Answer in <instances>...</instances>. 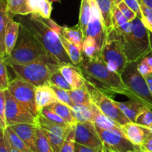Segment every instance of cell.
<instances>
[{
  "mask_svg": "<svg viewBox=\"0 0 152 152\" xmlns=\"http://www.w3.org/2000/svg\"><path fill=\"white\" fill-rule=\"evenodd\" d=\"M78 67L94 86L108 96L123 94L129 99H134L125 86L121 75L110 71L101 58L95 60L83 55V61Z\"/></svg>",
  "mask_w": 152,
  "mask_h": 152,
  "instance_id": "obj_1",
  "label": "cell"
},
{
  "mask_svg": "<svg viewBox=\"0 0 152 152\" xmlns=\"http://www.w3.org/2000/svg\"><path fill=\"white\" fill-rule=\"evenodd\" d=\"M17 22L25 26L60 63L73 65L62 46L59 35L46 24L41 16L36 13L17 15Z\"/></svg>",
  "mask_w": 152,
  "mask_h": 152,
  "instance_id": "obj_2",
  "label": "cell"
},
{
  "mask_svg": "<svg viewBox=\"0 0 152 152\" xmlns=\"http://www.w3.org/2000/svg\"><path fill=\"white\" fill-rule=\"evenodd\" d=\"M4 59L7 65L10 63L23 65L40 59H54L56 58L50 54L41 42L20 24L16 45L12 53L4 56Z\"/></svg>",
  "mask_w": 152,
  "mask_h": 152,
  "instance_id": "obj_3",
  "label": "cell"
},
{
  "mask_svg": "<svg viewBox=\"0 0 152 152\" xmlns=\"http://www.w3.org/2000/svg\"><path fill=\"white\" fill-rule=\"evenodd\" d=\"M7 65L12 68L16 77L37 87L50 85L52 74L59 70L62 64L54 59H40L23 65L10 63Z\"/></svg>",
  "mask_w": 152,
  "mask_h": 152,
  "instance_id": "obj_4",
  "label": "cell"
},
{
  "mask_svg": "<svg viewBox=\"0 0 152 152\" xmlns=\"http://www.w3.org/2000/svg\"><path fill=\"white\" fill-rule=\"evenodd\" d=\"M134 31L123 36V48L128 62H138L151 52L149 31L137 16L133 21Z\"/></svg>",
  "mask_w": 152,
  "mask_h": 152,
  "instance_id": "obj_5",
  "label": "cell"
},
{
  "mask_svg": "<svg viewBox=\"0 0 152 152\" xmlns=\"http://www.w3.org/2000/svg\"><path fill=\"white\" fill-rule=\"evenodd\" d=\"M101 59L110 71L120 75L127 65L123 36L114 28L107 31L106 37L101 49Z\"/></svg>",
  "mask_w": 152,
  "mask_h": 152,
  "instance_id": "obj_6",
  "label": "cell"
},
{
  "mask_svg": "<svg viewBox=\"0 0 152 152\" xmlns=\"http://www.w3.org/2000/svg\"><path fill=\"white\" fill-rule=\"evenodd\" d=\"M138 62H128L121 77L129 91L135 99L141 101L152 109V92L145 77L137 69Z\"/></svg>",
  "mask_w": 152,
  "mask_h": 152,
  "instance_id": "obj_7",
  "label": "cell"
},
{
  "mask_svg": "<svg viewBox=\"0 0 152 152\" xmlns=\"http://www.w3.org/2000/svg\"><path fill=\"white\" fill-rule=\"evenodd\" d=\"M87 86L90 91L92 102L104 114L116 122L120 126L131 123L130 120L117 105L116 101L111 99V96L96 88L88 80Z\"/></svg>",
  "mask_w": 152,
  "mask_h": 152,
  "instance_id": "obj_8",
  "label": "cell"
},
{
  "mask_svg": "<svg viewBox=\"0 0 152 152\" xmlns=\"http://www.w3.org/2000/svg\"><path fill=\"white\" fill-rule=\"evenodd\" d=\"M5 117L7 126L22 123L37 124V117L25 105L16 100L7 90H5Z\"/></svg>",
  "mask_w": 152,
  "mask_h": 152,
  "instance_id": "obj_9",
  "label": "cell"
},
{
  "mask_svg": "<svg viewBox=\"0 0 152 152\" xmlns=\"http://www.w3.org/2000/svg\"><path fill=\"white\" fill-rule=\"evenodd\" d=\"M7 90L16 100L25 105L35 117H38L39 114L37 109L35 101L36 86L16 77L10 81Z\"/></svg>",
  "mask_w": 152,
  "mask_h": 152,
  "instance_id": "obj_10",
  "label": "cell"
},
{
  "mask_svg": "<svg viewBox=\"0 0 152 152\" xmlns=\"http://www.w3.org/2000/svg\"><path fill=\"white\" fill-rule=\"evenodd\" d=\"M96 130L103 142L107 152H139L142 151L140 145H135L124 134L103 130L96 126Z\"/></svg>",
  "mask_w": 152,
  "mask_h": 152,
  "instance_id": "obj_11",
  "label": "cell"
},
{
  "mask_svg": "<svg viewBox=\"0 0 152 152\" xmlns=\"http://www.w3.org/2000/svg\"><path fill=\"white\" fill-rule=\"evenodd\" d=\"M37 124L43 129L53 152H60L71 126H64L50 121L41 114L37 117Z\"/></svg>",
  "mask_w": 152,
  "mask_h": 152,
  "instance_id": "obj_12",
  "label": "cell"
},
{
  "mask_svg": "<svg viewBox=\"0 0 152 152\" xmlns=\"http://www.w3.org/2000/svg\"><path fill=\"white\" fill-rule=\"evenodd\" d=\"M75 142L91 148H103V142L93 122H77L75 126Z\"/></svg>",
  "mask_w": 152,
  "mask_h": 152,
  "instance_id": "obj_13",
  "label": "cell"
},
{
  "mask_svg": "<svg viewBox=\"0 0 152 152\" xmlns=\"http://www.w3.org/2000/svg\"><path fill=\"white\" fill-rule=\"evenodd\" d=\"M91 4V15L86 30V37H92L102 49L107 34V30L102 21V14L96 0H90Z\"/></svg>",
  "mask_w": 152,
  "mask_h": 152,
  "instance_id": "obj_14",
  "label": "cell"
},
{
  "mask_svg": "<svg viewBox=\"0 0 152 152\" xmlns=\"http://www.w3.org/2000/svg\"><path fill=\"white\" fill-rule=\"evenodd\" d=\"M125 136L134 144L141 146L151 132L148 128L140 126L135 123H127L121 126Z\"/></svg>",
  "mask_w": 152,
  "mask_h": 152,
  "instance_id": "obj_15",
  "label": "cell"
},
{
  "mask_svg": "<svg viewBox=\"0 0 152 152\" xmlns=\"http://www.w3.org/2000/svg\"><path fill=\"white\" fill-rule=\"evenodd\" d=\"M38 124L22 123L10 126V127L20 137L28 148L33 152H37L36 147L37 141V128Z\"/></svg>",
  "mask_w": 152,
  "mask_h": 152,
  "instance_id": "obj_16",
  "label": "cell"
},
{
  "mask_svg": "<svg viewBox=\"0 0 152 152\" xmlns=\"http://www.w3.org/2000/svg\"><path fill=\"white\" fill-rule=\"evenodd\" d=\"M59 71L74 89L87 86V80L79 67L74 65H62Z\"/></svg>",
  "mask_w": 152,
  "mask_h": 152,
  "instance_id": "obj_17",
  "label": "cell"
},
{
  "mask_svg": "<svg viewBox=\"0 0 152 152\" xmlns=\"http://www.w3.org/2000/svg\"><path fill=\"white\" fill-rule=\"evenodd\" d=\"M35 101L37 109L39 114L45 107L49 106L56 102H59L54 91L50 85L36 87Z\"/></svg>",
  "mask_w": 152,
  "mask_h": 152,
  "instance_id": "obj_18",
  "label": "cell"
},
{
  "mask_svg": "<svg viewBox=\"0 0 152 152\" xmlns=\"http://www.w3.org/2000/svg\"><path fill=\"white\" fill-rule=\"evenodd\" d=\"M91 108L93 111V123H94L95 126L103 130L124 134L121 126L111 118L107 117L105 114H104L94 103H92Z\"/></svg>",
  "mask_w": 152,
  "mask_h": 152,
  "instance_id": "obj_19",
  "label": "cell"
},
{
  "mask_svg": "<svg viewBox=\"0 0 152 152\" xmlns=\"http://www.w3.org/2000/svg\"><path fill=\"white\" fill-rule=\"evenodd\" d=\"M13 16L7 8V0H0V57L5 56L4 37L9 24L13 21Z\"/></svg>",
  "mask_w": 152,
  "mask_h": 152,
  "instance_id": "obj_20",
  "label": "cell"
},
{
  "mask_svg": "<svg viewBox=\"0 0 152 152\" xmlns=\"http://www.w3.org/2000/svg\"><path fill=\"white\" fill-rule=\"evenodd\" d=\"M116 103L123 114L132 123H135V120L140 114L149 108L143 102L135 99H130L128 102H116Z\"/></svg>",
  "mask_w": 152,
  "mask_h": 152,
  "instance_id": "obj_21",
  "label": "cell"
},
{
  "mask_svg": "<svg viewBox=\"0 0 152 152\" xmlns=\"http://www.w3.org/2000/svg\"><path fill=\"white\" fill-rule=\"evenodd\" d=\"M120 0H96L102 14V21L106 30L111 29L113 26V10L114 7Z\"/></svg>",
  "mask_w": 152,
  "mask_h": 152,
  "instance_id": "obj_22",
  "label": "cell"
},
{
  "mask_svg": "<svg viewBox=\"0 0 152 152\" xmlns=\"http://www.w3.org/2000/svg\"><path fill=\"white\" fill-rule=\"evenodd\" d=\"M19 29H20V24L17 21L13 20L9 24L4 37L5 56H8L13 51L19 37Z\"/></svg>",
  "mask_w": 152,
  "mask_h": 152,
  "instance_id": "obj_23",
  "label": "cell"
},
{
  "mask_svg": "<svg viewBox=\"0 0 152 152\" xmlns=\"http://www.w3.org/2000/svg\"><path fill=\"white\" fill-rule=\"evenodd\" d=\"M59 37H60L62 46L66 51L67 54L69 56L73 65L78 67L83 59V53L82 50L75 45L71 42L69 40L67 39L65 37H64L62 34H59Z\"/></svg>",
  "mask_w": 152,
  "mask_h": 152,
  "instance_id": "obj_24",
  "label": "cell"
},
{
  "mask_svg": "<svg viewBox=\"0 0 152 152\" xmlns=\"http://www.w3.org/2000/svg\"><path fill=\"white\" fill-rule=\"evenodd\" d=\"M31 13H36L42 17L50 18L52 12V2L48 0H28Z\"/></svg>",
  "mask_w": 152,
  "mask_h": 152,
  "instance_id": "obj_25",
  "label": "cell"
},
{
  "mask_svg": "<svg viewBox=\"0 0 152 152\" xmlns=\"http://www.w3.org/2000/svg\"><path fill=\"white\" fill-rule=\"evenodd\" d=\"M62 35L82 50L85 34L78 25L72 28L63 27Z\"/></svg>",
  "mask_w": 152,
  "mask_h": 152,
  "instance_id": "obj_26",
  "label": "cell"
},
{
  "mask_svg": "<svg viewBox=\"0 0 152 152\" xmlns=\"http://www.w3.org/2000/svg\"><path fill=\"white\" fill-rule=\"evenodd\" d=\"M82 52L83 55L90 59L97 60L101 58L100 48L97 45L96 40L90 36H88L84 38Z\"/></svg>",
  "mask_w": 152,
  "mask_h": 152,
  "instance_id": "obj_27",
  "label": "cell"
},
{
  "mask_svg": "<svg viewBox=\"0 0 152 152\" xmlns=\"http://www.w3.org/2000/svg\"><path fill=\"white\" fill-rule=\"evenodd\" d=\"M69 94L71 99L76 105H91L93 103L88 86L80 88L72 89L69 91Z\"/></svg>",
  "mask_w": 152,
  "mask_h": 152,
  "instance_id": "obj_28",
  "label": "cell"
},
{
  "mask_svg": "<svg viewBox=\"0 0 152 152\" xmlns=\"http://www.w3.org/2000/svg\"><path fill=\"white\" fill-rule=\"evenodd\" d=\"M49 106L69 125L77 124V121L73 114L72 109L68 105H65L60 102H56Z\"/></svg>",
  "mask_w": 152,
  "mask_h": 152,
  "instance_id": "obj_29",
  "label": "cell"
},
{
  "mask_svg": "<svg viewBox=\"0 0 152 152\" xmlns=\"http://www.w3.org/2000/svg\"><path fill=\"white\" fill-rule=\"evenodd\" d=\"M91 15V4L90 0H81L80 8V19L78 25L83 31L86 37V30Z\"/></svg>",
  "mask_w": 152,
  "mask_h": 152,
  "instance_id": "obj_30",
  "label": "cell"
},
{
  "mask_svg": "<svg viewBox=\"0 0 152 152\" xmlns=\"http://www.w3.org/2000/svg\"><path fill=\"white\" fill-rule=\"evenodd\" d=\"M7 4L8 10L13 16L31 13L28 0H7Z\"/></svg>",
  "mask_w": 152,
  "mask_h": 152,
  "instance_id": "obj_31",
  "label": "cell"
},
{
  "mask_svg": "<svg viewBox=\"0 0 152 152\" xmlns=\"http://www.w3.org/2000/svg\"><path fill=\"white\" fill-rule=\"evenodd\" d=\"M91 105H84L75 104L71 108L73 114L77 122H93V111Z\"/></svg>",
  "mask_w": 152,
  "mask_h": 152,
  "instance_id": "obj_32",
  "label": "cell"
},
{
  "mask_svg": "<svg viewBox=\"0 0 152 152\" xmlns=\"http://www.w3.org/2000/svg\"><path fill=\"white\" fill-rule=\"evenodd\" d=\"M4 132L8 139L10 145L13 146V148L22 152H33L28 148L25 142L21 139L20 137L10 126H7V129H4Z\"/></svg>",
  "mask_w": 152,
  "mask_h": 152,
  "instance_id": "obj_33",
  "label": "cell"
},
{
  "mask_svg": "<svg viewBox=\"0 0 152 152\" xmlns=\"http://www.w3.org/2000/svg\"><path fill=\"white\" fill-rule=\"evenodd\" d=\"M36 147L37 152H53L47 136L45 134L43 129L39 125L37 128Z\"/></svg>",
  "mask_w": 152,
  "mask_h": 152,
  "instance_id": "obj_34",
  "label": "cell"
},
{
  "mask_svg": "<svg viewBox=\"0 0 152 152\" xmlns=\"http://www.w3.org/2000/svg\"><path fill=\"white\" fill-rule=\"evenodd\" d=\"M50 83L51 85L56 86V87L65 89V90L67 91H71L72 89H74L72 86L68 83L65 77L62 75L59 69L52 74L51 77L50 78Z\"/></svg>",
  "mask_w": 152,
  "mask_h": 152,
  "instance_id": "obj_35",
  "label": "cell"
},
{
  "mask_svg": "<svg viewBox=\"0 0 152 152\" xmlns=\"http://www.w3.org/2000/svg\"><path fill=\"white\" fill-rule=\"evenodd\" d=\"M39 114L41 115H42L43 117H45L46 119H48L50 121L53 122L55 123H57V124L62 125L64 126H71V125L68 124L65 120H64L60 116L58 115L55 111H53V110L50 108V106L45 107L44 108L42 109V111H40Z\"/></svg>",
  "mask_w": 152,
  "mask_h": 152,
  "instance_id": "obj_36",
  "label": "cell"
},
{
  "mask_svg": "<svg viewBox=\"0 0 152 152\" xmlns=\"http://www.w3.org/2000/svg\"><path fill=\"white\" fill-rule=\"evenodd\" d=\"M50 87L52 88V89L54 91L59 102L65 104V105H68V106H70L71 108H72V107L75 105L74 102H73L72 99H71V96H70L69 94V91L60 88H58L51 84H50Z\"/></svg>",
  "mask_w": 152,
  "mask_h": 152,
  "instance_id": "obj_37",
  "label": "cell"
},
{
  "mask_svg": "<svg viewBox=\"0 0 152 152\" xmlns=\"http://www.w3.org/2000/svg\"><path fill=\"white\" fill-rule=\"evenodd\" d=\"M139 1L140 3L141 12H142L141 20L145 28L152 33V9L144 4L141 0H139Z\"/></svg>",
  "mask_w": 152,
  "mask_h": 152,
  "instance_id": "obj_38",
  "label": "cell"
},
{
  "mask_svg": "<svg viewBox=\"0 0 152 152\" xmlns=\"http://www.w3.org/2000/svg\"><path fill=\"white\" fill-rule=\"evenodd\" d=\"M7 65L4 58L0 57V91L7 90L10 83L7 74Z\"/></svg>",
  "mask_w": 152,
  "mask_h": 152,
  "instance_id": "obj_39",
  "label": "cell"
},
{
  "mask_svg": "<svg viewBox=\"0 0 152 152\" xmlns=\"http://www.w3.org/2000/svg\"><path fill=\"white\" fill-rule=\"evenodd\" d=\"M75 126L76 124L71 126L70 132L64 142L60 152H74L75 143Z\"/></svg>",
  "mask_w": 152,
  "mask_h": 152,
  "instance_id": "obj_40",
  "label": "cell"
},
{
  "mask_svg": "<svg viewBox=\"0 0 152 152\" xmlns=\"http://www.w3.org/2000/svg\"><path fill=\"white\" fill-rule=\"evenodd\" d=\"M135 123L144 127L149 128L152 125V109L148 108L140 114L135 120Z\"/></svg>",
  "mask_w": 152,
  "mask_h": 152,
  "instance_id": "obj_41",
  "label": "cell"
},
{
  "mask_svg": "<svg viewBox=\"0 0 152 152\" xmlns=\"http://www.w3.org/2000/svg\"><path fill=\"white\" fill-rule=\"evenodd\" d=\"M6 97L5 91H0V128L2 130L7 129V125L5 117Z\"/></svg>",
  "mask_w": 152,
  "mask_h": 152,
  "instance_id": "obj_42",
  "label": "cell"
},
{
  "mask_svg": "<svg viewBox=\"0 0 152 152\" xmlns=\"http://www.w3.org/2000/svg\"><path fill=\"white\" fill-rule=\"evenodd\" d=\"M117 7L120 8V10H121L122 13L124 14V16H126V19H128L129 22H132L135 18L137 17V14L126 4L123 0H120L118 3L117 4Z\"/></svg>",
  "mask_w": 152,
  "mask_h": 152,
  "instance_id": "obj_43",
  "label": "cell"
},
{
  "mask_svg": "<svg viewBox=\"0 0 152 152\" xmlns=\"http://www.w3.org/2000/svg\"><path fill=\"white\" fill-rule=\"evenodd\" d=\"M74 152H107L103 148H91L82 144L74 143Z\"/></svg>",
  "mask_w": 152,
  "mask_h": 152,
  "instance_id": "obj_44",
  "label": "cell"
},
{
  "mask_svg": "<svg viewBox=\"0 0 152 152\" xmlns=\"http://www.w3.org/2000/svg\"><path fill=\"white\" fill-rule=\"evenodd\" d=\"M126 4L134 12L138 17L141 18L142 16V12H141L140 3L139 0H123Z\"/></svg>",
  "mask_w": 152,
  "mask_h": 152,
  "instance_id": "obj_45",
  "label": "cell"
},
{
  "mask_svg": "<svg viewBox=\"0 0 152 152\" xmlns=\"http://www.w3.org/2000/svg\"><path fill=\"white\" fill-rule=\"evenodd\" d=\"M137 69L141 75L143 76V77L152 74V69L151 67L146 63V62L143 59H141L140 60L138 61Z\"/></svg>",
  "mask_w": 152,
  "mask_h": 152,
  "instance_id": "obj_46",
  "label": "cell"
},
{
  "mask_svg": "<svg viewBox=\"0 0 152 152\" xmlns=\"http://www.w3.org/2000/svg\"><path fill=\"white\" fill-rule=\"evenodd\" d=\"M43 18V17H42ZM43 20L46 22L48 25L50 27L51 29H53V31L56 33H57L58 34H62V29H63V27L59 26V25L56 23L53 20H52L50 18H48V19H45V18H43Z\"/></svg>",
  "mask_w": 152,
  "mask_h": 152,
  "instance_id": "obj_47",
  "label": "cell"
},
{
  "mask_svg": "<svg viewBox=\"0 0 152 152\" xmlns=\"http://www.w3.org/2000/svg\"><path fill=\"white\" fill-rule=\"evenodd\" d=\"M142 151L147 152H152V132L148 135V137L145 140L142 145H141Z\"/></svg>",
  "mask_w": 152,
  "mask_h": 152,
  "instance_id": "obj_48",
  "label": "cell"
},
{
  "mask_svg": "<svg viewBox=\"0 0 152 152\" xmlns=\"http://www.w3.org/2000/svg\"><path fill=\"white\" fill-rule=\"evenodd\" d=\"M0 152H9L8 148L4 142V130L2 129H1V134H0Z\"/></svg>",
  "mask_w": 152,
  "mask_h": 152,
  "instance_id": "obj_49",
  "label": "cell"
},
{
  "mask_svg": "<svg viewBox=\"0 0 152 152\" xmlns=\"http://www.w3.org/2000/svg\"><path fill=\"white\" fill-rule=\"evenodd\" d=\"M4 142H5L6 145H7V148H8L9 152H22V151H19V150L16 149V148H14L13 146H11V145H10V142H9V141H8V139H7V136H6L4 132Z\"/></svg>",
  "mask_w": 152,
  "mask_h": 152,
  "instance_id": "obj_50",
  "label": "cell"
},
{
  "mask_svg": "<svg viewBox=\"0 0 152 152\" xmlns=\"http://www.w3.org/2000/svg\"><path fill=\"white\" fill-rule=\"evenodd\" d=\"M145 77V80H146L147 83H148L150 90H151V91L152 92V74H148V75L145 76V77Z\"/></svg>",
  "mask_w": 152,
  "mask_h": 152,
  "instance_id": "obj_51",
  "label": "cell"
},
{
  "mask_svg": "<svg viewBox=\"0 0 152 152\" xmlns=\"http://www.w3.org/2000/svg\"><path fill=\"white\" fill-rule=\"evenodd\" d=\"M142 2L152 9V0H141Z\"/></svg>",
  "mask_w": 152,
  "mask_h": 152,
  "instance_id": "obj_52",
  "label": "cell"
},
{
  "mask_svg": "<svg viewBox=\"0 0 152 152\" xmlns=\"http://www.w3.org/2000/svg\"><path fill=\"white\" fill-rule=\"evenodd\" d=\"M149 39H150V45H151V53H152V33L149 31Z\"/></svg>",
  "mask_w": 152,
  "mask_h": 152,
  "instance_id": "obj_53",
  "label": "cell"
},
{
  "mask_svg": "<svg viewBox=\"0 0 152 152\" xmlns=\"http://www.w3.org/2000/svg\"><path fill=\"white\" fill-rule=\"evenodd\" d=\"M48 1H50V2H59L62 0H48Z\"/></svg>",
  "mask_w": 152,
  "mask_h": 152,
  "instance_id": "obj_54",
  "label": "cell"
},
{
  "mask_svg": "<svg viewBox=\"0 0 152 152\" xmlns=\"http://www.w3.org/2000/svg\"><path fill=\"white\" fill-rule=\"evenodd\" d=\"M148 129H150V130H151V132H152V125H151V126H150V127H149V128H148Z\"/></svg>",
  "mask_w": 152,
  "mask_h": 152,
  "instance_id": "obj_55",
  "label": "cell"
},
{
  "mask_svg": "<svg viewBox=\"0 0 152 152\" xmlns=\"http://www.w3.org/2000/svg\"><path fill=\"white\" fill-rule=\"evenodd\" d=\"M139 152H147V151H139Z\"/></svg>",
  "mask_w": 152,
  "mask_h": 152,
  "instance_id": "obj_56",
  "label": "cell"
}]
</instances>
